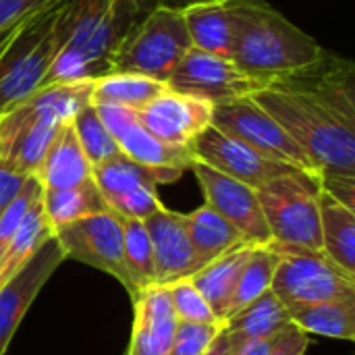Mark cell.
Returning <instances> with one entry per match:
<instances>
[{
	"mask_svg": "<svg viewBox=\"0 0 355 355\" xmlns=\"http://www.w3.org/2000/svg\"><path fill=\"white\" fill-rule=\"evenodd\" d=\"M154 6L152 0H69V33L44 85L108 75L123 40Z\"/></svg>",
	"mask_w": 355,
	"mask_h": 355,
	"instance_id": "obj_1",
	"label": "cell"
},
{
	"mask_svg": "<svg viewBox=\"0 0 355 355\" xmlns=\"http://www.w3.org/2000/svg\"><path fill=\"white\" fill-rule=\"evenodd\" d=\"M92 83H50L0 112V162L35 177L62 125L92 104Z\"/></svg>",
	"mask_w": 355,
	"mask_h": 355,
	"instance_id": "obj_2",
	"label": "cell"
},
{
	"mask_svg": "<svg viewBox=\"0 0 355 355\" xmlns=\"http://www.w3.org/2000/svg\"><path fill=\"white\" fill-rule=\"evenodd\" d=\"M235 35L231 60L248 75L266 81L316 62L322 48L310 33L262 0H233Z\"/></svg>",
	"mask_w": 355,
	"mask_h": 355,
	"instance_id": "obj_3",
	"label": "cell"
},
{
	"mask_svg": "<svg viewBox=\"0 0 355 355\" xmlns=\"http://www.w3.org/2000/svg\"><path fill=\"white\" fill-rule=\"evenodd\" d=\"M252 100L295 139L320 177H355V127L306 98L270 85Z\"/></svg>",
	"mask_w": 355,
	"mask_h": 355,
	"instance_id": "obj_4",
	"label": "cell"
},
{
	"mask_svg": "<svg viewBox=\"0 0 355 355\" xmlns=\"http://www.w3.org/2000/svg\"><path fill=\"white\" fill-rule=\"evenodd\" d=\"M69 33V0L27 17L0 54V112L25 100L44 79Z\"/></svg>",
	"mask_w": 355,
	"mask_h": 355,
	"instance_id": "obj_5",
	"label": "cell"
},
{
	"mask_svg": "<svg viewBox=\"0 0 355 355\" xmlns=\"http://www.w3.org/2000/svg\"><path fill=\"white\" fill-rule=\"evenodd\" d=\"M189 50L191 40L183 10L156 4L123 40L110 73H137L166 83Z\"/></svg>",
	"mask_w": 355,
	"mask_h": 355,
	"instance_id": "obj_6",
	"label": "cell"
},
{
	"mask_svg": "<svg viewBox=\"0 0 355 355\" xmlns=\"http://www.w3.org/2000/svg\"><path fill=\"white\" fill-rule=\"evenodd\" d=\"M281 254L270 291L285 308L322 302H355V275L324 252L275 245Z\"/></svg>",
	"mask_w": 355,
	"mask_h": 355,
	"instance_id": "obj_7",
	"label": "cell"
},
{
	"mask_svg": "<svg viewBox=\"0 0 355 355\" xmlns=\"http://www.w3.org/2000/svg\"><path fill=\"white\" fill-rule=\"evenodd\" d=\"M316 189L318 181L306 175H285L256 189L272 245L322 252Z\"/></svg>",
	"mask_w": 355,
	"mask_h": 355,
	"instance_id": "obj_8",
	"label": "cell"
},
{
	"mask_svg": "<svg viewBox=\"0 0 355 355\" xmlns=\"http://www.w3.org/2000/svg\"><path fill=\"white\" fill-rule=\"evenodd\" d=\"M212 125L231 137L254 148L258 154L289 164L314 181H320V173L310 156L295 144V139L252 98H241L225 104H216L212 112Z\"/></svg>",
	"mask_w": 355,
	"mask_h": 355,
	"instance_id": "obj_9",
	"label": "cell"
},
{
	"mask_svg": "<svg viewBox=\"0 0 355 355\" xmlns=\"http://www.w3.org/2000/svg\"><path fill=\"white\" fill-rule=\"evenodd\" d=\"M181 175L183 171L146 166L123 154L92 168V179L108 210L133 220H146L160 210L164 204L158 198V187L177 181Z\"/></svg>",
	"mask_w": 355,
	"mask_h": 355,
	"instance_id": "obj_10",
	"label": "cell"
},
{
	"mask_svg": "<svg viewBox=\"0 0 355 355\" xmlns=\"http://www.w3.org/2000/svg\"><path fill=\"white\" fill-rule=\"evenodd\" d=\"M52 235L58 241L64 260L71 258L114 277L127 289V293L135 297V289L125 264L123 227L114 212L106 210L85 216L56 229Z\"/></svg>",
	"mask_w": 355,
	"mask_h": 355,
	"instance_id": "obj_11",
	"label": "cell"
},
{
	"mask_svg": "<svg viewBox=\"0 0 355 355\" xmlns=\"http://www.w3.org/2000/svg\"><path fill=\"white\" fill-rule=\"evenodd\" d=\"M168 89L216 104L252 98L266 81L241 71L231 58L191 48L166 79Z\"/></svg>",
	"mask_w": 355,
	"mask_h": 355,
	"instance_id": "obj_12",
	"label": "cell"
},
{
	"mask_svg": "<svg viewBox=\"0 0 355 355\" xmlns=\"http://www.w3.org/2000/svg\"><path fill=\"white\" fill-rule=\"evenodd\" d=\"M268 85L306 98L345 125L355 127V64L349 58L327 50L316 62Z\"/></svg>",
	"mask_w": 355,
	"mask_h": 355,
	"instance_id": "obj_13",
	"label": "cell"
},
{
	"mask_svg": "<svg viewBox=\"0 0 355 355\" xmlns=\"http://www.w3.org/2000/svg\"><path fill=\"white\" fill-rule=\"evenodd\" d=\"M189 171L196 175L206 204L216 210L225 220H229L250 245L272 243L256 189L218 173L216 168L200 160H193Z\"/></svg>",
	"mask_w": 355,
	"mask_h": 355,
	"instance_id": "obj_14",
	"label": "cell"
},
{
	"mask_svg": "<svg viewBox=\"0 0 355 355\" xmlns=\"http://www.w3.org/2000/svg\"><path fill=\"white\" fill-rule=\"evenodd\" d=\"M196 160L216 168L218 173L250 185L252 189H260L266 183L285 177V175H304L297 168L270 160L258 154L254 148L243 141L231 137L229 133L210 125L191 146ZM308 177V175H306Z\"/></svg>",
	"mask_w": 355,
	"mask_h": 355,
	"instance_id": "obj_15",
	"label": "cell"
},
{
	"mask_svg": "<svg viewBox=\"0 0 355 355\" xmlns=\"http://www.w3.org/2000/svg\"><path fill=\"white\" fill-rule=\"evenodd\" d=\"M135 112L139 123L162 144L191 148L193 141L212 125L214 104L166 89L162 96Z\"/></svg>",
	"mask_w": 355,
	"mask_h": 355,
	"instance_id": "obj_16",
	"label": "cell"
},
{
	"mask_svg": "<svg viewBox=\"0 0 355 355\" xmlns=\"http://www.w3.org/2000/svg\"><path fill=\"white\" fill-rule=\"evenodd\" d=\"M102 123L114 137L123 156L133 162L154 166V168H175L189 171L196 156L191 148H175L156 139L137 119L133 108L112 106V104H94Z\"/></svg>",
	"mask_w": 355,
	"mask_h": 355,
	"instance_id": "obj_17",
	"label": "cell"
},
{
	"mask_svg": "<svg viewBox=\"0 0 355 355\" xmlns=\"http://www.w3.org/2000/svg\"><path fill=\"white\" fill-rule=\"evenodd\" d=\"M62 262L64 254L52 235L31 256V260L0 289V355L6 354L23 316Z\"/></svg>",
	"mask_w": 355,
	"mask_h": 355,
	"instance_id": "obj_18",
	"label": "cell"
},
{
	"mask_svg": "<svg viewBox=\"0 0 355 355\" xmlns=\"http://www.w3.org/2000/svg\"><path fill=\"white\" fill-rule=\"evenodd\" d=\"M144 227L152 243L156 285L168 287L177 281L189 279L204 266L191 245L185 214L162 206L144 220Z\"/></svg>",
	"mask_w": 355,
	"mask_h": 355,
	"instance_id": "obj_19",
	"label": "cell"
},
{
	"mask_svg": "<svg viewBox=\"0 0 355 355\" xmlns=\"http://www.w3.org/2000/svg\"><path fill=\"white\" fill-rule=\"evenodd\" d=\"M179 318L173 310L168 289L148 287L133 297V331L127 355H168Z\"/></svg>",
	"mask_w": 355,
	"mask_h": 355,
	"instance_id": "obj_20",
	"label": "cell"
},
{
	"mask_svg": "<svg viewBox=\"0 0 355 355\" xmlns=\"http://www.w3.org/2000/svg\"><path fill=\"white\" fill-rule=\"evenodd\" d=\"M183 19L191 40V48L231 58L235 35L233 0L200 2L183 8Z\"/></svg>",
	"mask_w": 355,
	"mask_h": 355,
	"instance_id": "obj_21",
	"label": "cell"
},
{
	"mask_svg": "<svg viewBox=\"0 0 355 355\" xmlns=\"http://www.w3.org/2000/svg\"><path fill=\"white\" fill-rule=\"evenodd\" d=\"M35 177L44 189H69L92 181V164L79 146L73 121L62 125Z\"/></svg>",
	"mask_w": 355,
	"mask_h": 355,
	"instance_id": "obj_22",
	"label": "cell"
},
{
	"mask_svg": "<svg viewBox=\"0 0 355 355\" xmlns=\"http://www.w3.org/2000/svg\"><path fill=\"white\" fill-rule=\"evenodd\" d=\"M254 248L256 245L245 243V245L204 264L196 275L189 277V281L200 291V295L206 300V304L210 306V310L218 322L227 320V312H229L233 291L237 287L239 275H241V270H243Z\"/></svg>",
	"mask_w": 355,
	"mask_h": 355,
	"instance_id": "obj_23",
	"label": "cell"
},
{
	"mask_svg": "<svg viewBox=\"0 0 355 355\" xmlns=\"http://www.w3.org/2000/svg\"><path fill=\"white\" fill-rule=\"evenodd\" d=\"M322 252L341 268L355 275V210L324 189H316Z\"/></svg>",
	"mask_w": 355,
	"mask_h": 355,
	"instance_id": "obj_24",
	"label": "cell"
},
{
	"mask_svg": "<svg viewBox=\"0 0 355 355\" xmlns=\"http://www.w3.org/2000/svg\"><path fill=\"white\" fill-rule=\"evenodd\" d=\"M291 324L287 308L281 300L266 291L262 297L252 302L248 308L231 316L223 322V333L231 339V343L239 349L243 343L258 339H275Z\"/></svg>",
	"mask_w": 355,
	"mask_h": 355,
	"instance_id": "obj_25",
	"label": "cell"
},
{
	"mask_svg": "<svg viewBox=\"0 0 355 355\" xmlns=\"http://www.w3.org/2000/svg\"><path fill=\"white\" fill-rule=\"evenodd\" d=\"M185 227L202 264H208L248 243L243 235L208 204L185 214Z\"/></svg>",
	"mask_w": 355,
	"mask_h": 355,
	"instance_id": "obj_26",
	"label": "cell"
},
{
	"mask_svg": "<svg viewBox=\"0 0 355 355\" xmlns=\"http://www.w3.org/2000/svg\"><path fill=\"white\" fill-rule=\"evenodd\" d=\"M291 324L306 335H320L329 339L354 341L355 302H322L287 308Z\"/></svg>",
	"mask_w": 355,
	"mask_h": 355,
	"instance_id": "obj_27",
	"label": "cell"
},
{
	"mask_svg": "<svg viewBox=\"0 0 355 355\" xmlns=\"http://www.w3.org/2000/svg\"><path fill=\"white\" fill-rule=\"evenodd\" d=\"M168 89L164 81L137 73H108L92 83V104H112L139 110Z\"/></svg>",
	"mask_w": 355,
	"mask_h": 355,
	"instance_id": "obj_28",
	"label": "cell"
},
{
	"mask_svg": "<svg viewBox=\"0 0 355 355\" xmlns=\"http://www.w3.org/2000/svg\"><path fill=\"white\" fill-rule=\"evenodd\" d=\"M42 210L52 229V233L60 227H67L75 220H81L92 214L106 212L108 206L100 196L94 179L69 187V189H44L42 191Z\"/></svg>",
	"mask_w": 355,
	"mask_h": 355,
	"instance_id": "obj_29",
	"label": "cell"
},
{
	"mask_svg": "<svg viewBox=\"0 0 355 355\" xmlns=\"http://www.w3.org/2000/svg\"><path fill=\"white\" fill-rule=\"evenodd\" d=\"M44 191V189H42ZM52 237V229L42 210V198L29 208L15 237L0 256V289L31 260V256L42 248V243Z\"/></svg>",
	"mask_w": 355,
	"mask_h": 355,
	"instance_id": "obj_30",
	"label": "cell"
},
{
	"mask_svg": "<svg viewBox=\"0 0 355 355\" xmlns=\"http://www.w3.org/2000/svg\"><path fill=\"white\" fill-rule=\"evenodd\" d=\"M279 262H281V254L272 243L270 245H256L252 250V254H250V258H248V262L239 275L237 287L233 291L229 312H227V320L231 316H235L237 312H241L243 308H248L258 297H262L266 291H270Z\"/></svg>",
	"mask_w": 355,
	"mask_h": 355,
	"instance_id": "obj_31",
	"label": "cell"
},
{
	"mask_svg": "<svg viewBox=\"0 0 355 355\" xmlns=\"http://www.w3.org/2000/svg\"><path fill=\"white\" fill-rule=\"evenodd\" d=\"M119 216V214H116ZM123 227V250H125V264L135 289V295L148 287L156 285V268H154V254L148 231L144 220H133L119 216ZM133 300V297H131Z\"/></svg>",
	"mask_w": 355,
	"mask_h": 355,
	"instance_id": "obj_32",
	"label": "cell"
},
{
	"mask_svg": "<svg viewBox=\"0 0 355 355\" xmlns=\"http://www.w3.org/2000/svg\"><path fill=\"white\" fill-rule=\"evenodd\" d=\"M73 129H75L79 146H81L83 154L87 156L92 168L106 160L121 156V150H119L114 137L102 123L94 104H87L73 116Z\"/></svg>",
	"mask_w": 355,
	"mask_h": 355,
	"instance_id": "obj_33",
	"label": "cell"
},
{
	"mask_svg": "<svg viewBox=\"0 0 355 355\" xmlns=\"http://www.w3.org/2000/svg\"><path fill=\"white\" fill-rule=\"evenodd\" d=\"M168 297L173 304V310L179 318V322H202V324H216V316L212 314L206 300L200 295V291L193 287L189 279L177 281L166 287Z\"/></svg>",
	"mask_w": 355,
	"mask_h": 355,
	"instance_id": "obj_34",
	"label": "cell"
},
{
	"mask_svg": "<svg viewBox=\"0 0 355 355\" xmlns=\"http://www.w3.org/2000/svg\"><path fill=\"white\" fill-rule=\"evenodd\" d=\"M42 189L44 187L37 181V177H27V181H25L23 189L19 191V196L12 200V204L0 216V256L6 250V245L10 243V239L15 237V233L21 227L25 214L29 212V208L42 198Z\"/></svg>",
	"mask_w": 355,
	"mask_h": 355,
	"instance_id": "obj_35",
	"label": "cell"
},
{
	"mask_svg": "<svg viewBox=\"0 0 355 355\" xmlns=\"http://www.w3.org/2000/svg\"><path fill=\"white\" fill-rule=\"evenodd\" d=\"M223 329V322L202 324V322H179L168 355H204L214 343Z\"/></svg>",
	"mask_w": 355,
	"mask_h": 355,
	"instance_id": "obj_36",
	"label": "cell"
},
{
	"mask_svg": "<svg viewBox=\"0 0 355 355\" xmlns=\"http://www.w3.org/2000/svg\"><path fill=\"white\" fill-rule=\"evenodd\" d=\"M60 0H0V31L19 25L23 19L40 12Z\"/></svg>",
	"mask_w": 355,
	"mask_h": 355,
	"instance_id": "obj_37",
	"label": "cell"
},
{
	"mask_svg": "<svg viewBox=\"0 0 355 355\" xmlns=\"http://www.w3.org/2000/svg\"><path fill=\"white\" fill-rule=\"evenodd\" d=\"M310 347V335L300 331L295 324H289L272 343L268 355H306Z\"/></svg>",
	"mask_w": 355,
	"mask_h": 355,
	"instance_id": "obj_38",
	"label": "cell"
},
{
	"mask_svg": "<svg viewBox=\"0 0 355 355\" xmlns=\"http://www.w3.org/2000/svg\"><path fill=\"white\" fill-rule=\"evenodd\" d=\"M25 181H27L25 175H19L12 168H8L4 162H0V216L12 204V200L19 196Z\"/></svg>",
	"mask_w": 355,
	"mask_h": 355,
	"instance_id": "obj_39",
	"label": "cell"
},
{
	"mask_svg": "<svg viewBox=\"0 0 355 355\" xmlns=\"http://www.w3.org/2000/svg\"><path fill=\"white\" fill-rule=\"evenodd\" d=\"M279 337V335H277ZM275 337V339H277ZM275 339H258V341H250V343H243L235 355H268L272 349V343Z\"/></svg>",
	"mask_w": 355,
	"mask_h": 355,
	"instance_id": "obj_40",
	"label": "cell"
},
{
	"mask_svg": "<svg viewBox=\"0 0 355 355\" xmlns=\"http://www.w3.org/2000/svg\"><path fill=\"white\" fill-rule=\"evenodd\" d=\"M237 352V347L231 343V339L223 333V329H220V333H218V337L214 339V343L208 347V352L204 355H235Z\"/></svg>",
	"mask_w": 355,
	"mask_h": 355,
	"instance_id": "obj_41",
	"label": "cell"
},
{
	"mask_svg": "<svg viewBox=\"0 0 355 355\" xmlns=\"http://www.w3.org/2000/svg\"><path fill=\"white\" fill-rule=\"evenodd\" d=\"M154 4H162V6H171V8H187L191 4H200V2H212V0H152Z\"/></svg>",
	"mask_w": 355,
	"mask_h": 355,
	"instance_id": "obj_42",
	"label": "cell"
},
{
	"mask_svg": "<svg viewBox=\"0 0 355 355\" xmlns=\"http://www.w3.org/2000/svg\"><path fill=\"white\" fill-rule=\"evenodd\" d=\"M23 21H25V19H23ZM23 21H21V23H23ZM21 23H19V25H15V27H8V29L0 31V54H2V50L8 46V42L15 37V33H17V29L21 27Z\"/></svg>",
	"mask_w": 355,
	"mask_h": 355,
	"instance_id": "obj_43",
	"label": "cell"
}]
</instances>
